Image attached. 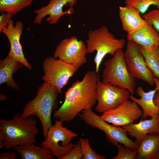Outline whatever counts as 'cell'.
<instances>
[{
  "instance_id": "1",
  "label": "cell",
  "mask_w": 159,
  "mask_h": 159,
  "mask_svg": "<svg viewBox=\"0 0 159 159\" xmlns=\"http://www.w3.org/2000/svg\"><path fill=\"white\" fill-rule=\"evenodd\" d=\"M95 71H90L82 80H77L65 93L63 104L53 114L54 117L68 122L82 110L91 108L96 103V88L99 77Z\"/></svg>"
},
{
  "instance_id": "2",
  "label": "cell",
  "mask_w": 159,
  "mask_h": 159,
  "mask_svg": "<svg viewBox=\"0 0 159 159\" xmlns=\"http://www.w3.org/2000/svg\"><path fill=\"white\" fill-rule=\"evenodd\" d=\"M37 120L32 117H24L17 113L12 118L0 120V148L11 150L18 145L36 143L39 132Z\"/></svg>"
},
{
  "instance_id": "3",
  "label": "cell",
  "mask_w": 159,
  "mask_h": 159,
  "mask_svg": "<svg viewBox=\"0 0 159 159\" xmlns=\"http://www.w3.org/2000/svg\"><path fill=\"white\" fill-rule=\"evenodd\" d=\"M59 92L55 87L44 82L37 90L35 97L25 105L21 114L22 117H37L41 122L43 134L45 138L49 129L52 126L51 116L57 105Z\"/></svg>"
},
{
  "instance_id": "4",
  "label": "cell",
  "mask_w": 159,
  "mask_h": 159,
  "mask_svg": "<svg viewBox=\"0 0 159 159\" xmlns=\"http://www.w3.org/2000/svg\"><path fill=\"white\" fill-rule=\"evenodd\" d=\"M87 37L86 41L87 54L97 52L94 62L97 74L105 57L107 54L113 57L118 49L124 48L125 44V39L116 37L104 26L90 30Z\"/></svg>"
},
{
  "instance_id": "5",
  "label": "cell",
  "mask_w": 159,
  "mask_h": 159,
  "mask_svg": "<svg viewBox=\"0 0 159 159\" xmlns=\"http://www.w3.org/2000/svg\"><path fill=\"white\" fill-rule=\"evenodd\" d=\"M102 72V82L127 90L131 95L135 92L136 85L134 78L129 74L126 64L123 49H119L112 57L104 63Z\"/></svg>"
},
{
  "instance_id": "6",
  "label": "cell",
  "mask_w": 159,
  "mask_h": 159,
  "mask_svg": "<svg viewBox=\"0 0 159 159\" xmlns=\"http://www.w3.org/2000/svg\"><path fill=\"white\" fill-rule=\"evenodd\" d=\"M80 119L86 124L93 128L103 131L108 141L113 145L117 146L119 144L137 150L138 144L129 138L127 133L122 127L110 125L92 110L88 108L81 111L78 115Z\"/></svg>"
},
{
  "instance_id": "7",
  "label": "cell",
  "mask_w": 159,
  "mask_h": 159,
  "mask_svg": "<svg viewBox=\"0 0 159 159\" xmlns=\"http://www.w3.org/2000/svg\"><path fill=\"white\" fill-rule=\"evenodd\" d=\"M63 122L59 120H56L40 144L58 159H62L70 152L75 144L70 142L73 138L78 136L77 133L63 126Z\"/></svg>"
},
{
  "instance_id": "8",
  "label": "cell",
  "mask_w": 159,
  "mask_h": 159,
  "mask_svg": "<svg viewBox=\"0 0 159 159\" xmlns=\"http://www.w3.org/2000/svg\"><path fill=\"white\" fill-rule=\"evenodd\" d=\"M43 68L44 74L42 80L56 88L60 94L62 88L78 69L72 65L53 57L45 59Z\"/></svg>"
},
{
  "instance_id": "9",
  "label": "cell",
  "mask_w": 159,
  "mask_h": 159,
  "mask_svg": "<svg viewBox=\"0 0 159 159\" xmlns=\"http://www.w3.org/2000/svg\"><path fill=\"white\" fill-rule=\"evenodd\" d=\"M130 94L126 89L100 81L99 79L96 88L97 104L95 110L102 114L115 109L128 100Z\"/></svg>"
},
{
  "instance_id": "10",
  "label": "cell",
  "mask_w": 159,
  "mask_h": 159,
  "mask_svg": "<svg viewBox=\"0 0 159 159\" xmlns=\"http://www.w3.org/2000/svg\"><path fill=\"white\" fill-rule=\"evenodd\" d=\"M124 55L126 67L130 74L135 78L141 80L153 86L155 77L147 66L140 51L139 45L133 42L128 40Z\"/></svg>"
},
{
  "instance_id": "11",
  "label": "cell",
  "mask_w": 159,
  "mask_h": 159,
  "mask_svg": "<svg viewBox=\"0 0 159 159\" xmlns=\"http://www.w3.org/2000/svg\"><path fill=\"white\" fill-rule=\"evenodd\" d=\"M86 46L75 36L61 40L56 47L53 57L79 69L87 62Z\"/></svg>"
},
{
  "instance_id": "12",
  "label": "cell",
  "mask_w": 159,
  "mask_h": 159,
  "mask_svg": "<svg viewBox=\"0 0 159 159\" xmlns=\"http://www.w3.org/2000/svg\"><path fill=\"white\" fill-rule=\"evenodd\" d=\"M143 111L135 101L127 100L116 108L102 114L105 121L117 126H123L133 123L142 117Z\"/></svg>"
},
{
  "instance_id": "13",
  "label": "cell",
  "mask_w": 159,
  "mask_h": 159,
  "mask_svg": "<svg viewBox=\"0 0 159 159\" xmlns=\"http://www.w3.org/2000/svg\"><path fill=\"white\" fill-rule=\"evenodd\" d=\"M77 2V0H50L46 6L34 10L36 16L33 22L40 25L43 19L48 15L47 21L51 25L56 24L63 15L73 13L72 7Z\"/></svg>"
},
{
  "instance_id": "14",
  "label": "cell",
  "mask_w": 159,
  "mask_h": 159,
  "mask_svg": "<svg viewBox=\"0 0 159 159\" xmlns=\"http://www.w3.org/2000/svg\"><path fill=\"white\" fill-rule=\"evenodd\" d=\"M23 26L22 23L18 21L14 24L11 19L1 32L6 36L10 43V48L8 56L20 62L28 69L31 70L32 68V65L25 58L20 42Z\"/></svg>"
},
{
  "instance_id": "15",
  "label": "cell",
  "mask_w": 159,
  "mask_h": 159,
  "mask_svg": "<svg viewBox=\"0 0 159 159\" xmlns=\"http://www.w3.org/2000/svg\"><path fill=\"white\" fill-rule=\"evenodd\" d=\"M154 80L156 85L155 89L145 92L142 87L139 86L136 92L140 98H137L132 95L129 97V98L135 102L142 108V117L143 119H145L148 116L153 117L159 115V107L156 105L154 101L155 95L157 90H159V80L155 77Z\"/></svg>"
},
{
  "instance_id": "16",
  "label": "cell",
  "mask_w": 159,
  "mask_h": 159,
  "mask_svg": "<svg viewBox=\"0 0 159 159\" xmlns=\"http://www.w3.org/2000/svg\"><path fill=\"white\" fill-rule=\"evenodd\" d=\"M141 119L136 124L130 123L122 126L127 134L134 138L139 144L147 135L159 134V115L150 119Z\"/></svg>"
},
{
  "instance_id": "17",
  "label": "cell",
  "mask_w": 159,
  "mask_h": 159,
  "mask_svg": "<svg viewBox=\"0 0 159 159\" xmlns=\"http://www.w3.org/2000/svg\"><path fill=\"white\" fill-rule=\"evenodd\" d=\"M127 39L145 48L159 45V32L151 24L145 21L140 28L127 34Z\"/></svg>"
},
{
  "instance_id": "18",
  "label": "cell",
  "mask_w": 159,
  "mask_h": 159,
  "mask_svg": "<svg viewBox=\"0 0 159 159\" xmlns=\"http://www.w3.org/2000/svg\"><path fill=\"white\" fill-rule=\"evenodd\" d=\"M140 13L136 8L132 6L119 7V15L122 26L127 34L140 28L145 22Z\"/></svg>"
},
{
  "instance_id": "19",
  "label": "cell",
  "mask_w": 159,
  "mask_h": 159,
  "mask_svg": "<svg viewBox=\"0 0 159 159\" xmlns=\"http://www.w3.org/2000/svg\"><path fill=\"white\" fill-rule=\"evenodd\" d=\"M24 65L20 62L7 56L0 61V84L6 83L14 90L19 87L14 80L13 75Z\"/></svg>"
},
{
  "instance_id": "20",
  "label": "cell",
  "mask_w": 159,
  "mask_h": 159,
  "mask_svg": "<svg viewBox=\"0 0 159 159\" xmlns=\"http://www.w3.org/2000/svg\"><path fill=\"white\" fill-rule=\"evenodd\" d=\"M137 159H156L159 154V134L146 135L138 144Z\"/></svg>"
},
{
  "instance_id": "21",
  "label": "cell",
  "mask_w": 159,
  "mask_h": 159,
  "mask_svg": "<svg viewBox=\"0 0 159 159\" xmlns=\"http://www.w3.org/2000/svg\"><path fill=\"white\" fill-rule=\"evenodd\" d=\"M34 143L18 145L13 148L20 155L22 159H53L50 151L47 148L36 145Z\"/></svg>"
},
{
  "instance_id": "22",
  "label": "cell",
  "mask_w": 159,
  "mask_h": 159,
  "mask_svg": "<svg viewBox=\"0 0 159 159\" xmlns=\"http://www.w3.org/2000/svg\"><path fill=\"white\" fill-rule=\"evenodd\" d=\"M139 48L147 66L159 80V45L148 48L139 45Z\"/></svg>"
},
{
  "instance_id": "23",
  "label": "cell",
  "mask_w": 159,
  "mask_h": 159,
  "mask_svg": "<svg viewBox=\"0 0 159 159\" xmlns=\"http://www.w3.org/2000/svg\"><path fill=\"white\" fill-rule=\"evenodd\" d=\"M33 0H0V12L14 14L31 4Z\"/></svg>"
},
{
  "instance_id": "24",
  "label": "cell",
  "mask_w": 159,
  "mask_h": 159,
  "mask_svg": "<svg viewBox=\"0 0 159 159\" xmlns=\"http://www.w3.org/2000/svg\"><path fill=\"white\" fill-rule=\"evenodd\" d=\"M125 3L126 5L135 7L143 14L145 13L151 5L159 9V0H125Z\"/></svg>"
},
{
  "instance_id": "25",
  "label": "cell",
  "mask_w": 159,
  "mask_h": 159,
  "mask_svg": "<svg viewBox=\"0 0 159 159\" xmlns=\"http://www.w3.org/2000/svg\"><path fill=\"white\" fill-rule=\"evenodd\" d=\"M80 144L83 153V159H105V156L99 155L93 150L90 147L89 139L87 138H80Z\"/></svg>"
},
{
  "instance_id": "26",
  "label": "cell",
  "mask_w": 159,
  "mask_h": 159,
  "mask_svg": "<svg viewBox=\"0 0 159 159\" xmlns=\"http://www.w3.org/2000/svg\"><path fill=\"white\" fill-rule=\"evenodd\" d=\"M118 152L115 156L112 159H137V150L126 147L121 144L117 146Z\"/></svg>"
},
{
  "instance_id": "27",
  "label": "cell",
  "mask_w": 159,
  "mask_h": 159,
  "mask_svg": "<svg viewBox=\"0 0 159 159\" xmlns=\"http://www.w3.org/2000/svg\"><path fill=\"white\" fill-rule=\"evenodd\" d=\"M142 17L145 21L151 24L157 32H159V9L150 11L143 14Z\"/></svg>"
},
{
  "instance_id": "28",
  "label": "cell",
  "mask_w": 159,
  "mask_h": 159,
  "mask_svg": "<svg viewBox=\"0 0 159 159\" xmlns=\"http://www.w3.org/2000/svg\"><path fill=\"white\" fill-rule=\"evenodd\" d=\"M83 156L82 150L79 143L75 144L70 152L62 159H81Z\"/></svg>"
},
{
  "instance_id": "29",
  "label": "cell",
  "mask_w": 159,
  "mask_h": 159,
  "mask_svg": "<svg viewBox=\"0 0 159 159\" xmlns=\"http://www.w3.org/2000/svg\"><path fill=\"white\" fill-rule=\"evenodd\" d=\"M13 14L8 13H1L0 16V32H1L3 29L6 26Z\"/></svg>"
},
{
  "instance_id": "30",
  "label": "cell",
  "mask_w": 159,
  "mask_h": 159,
  "mask_svg": "<svg viewBox=\"0 0 159 159\" xmlns=\"http://www.w3.org/2000/svg\"><path fill=\"white\" fill-rule=\"evenodd\" d=\"M16 154L13 152L5 151L1 153L0 159H16Z\"/></svg>"
},
{
  "instance_id": "31",
  "label": "cell",
  "mask_w": 159,
  "mask_h": 159,
  "mask_svg": "<svg viewBox=\"0 0 159 159\" xmlns=\"http://www.w3.org/2000/svg\"><path fill=\"white\" fill-rule=\"evenodd\" d=\"M154 101L156 105L159 107V90H157L155 95Z\"/></svg>"
},
{
  "instance_id": "32",
  "label": "cell",
  "mask_w": 159,
  "mask_h": 159,
  "mask_svg": "<svg viewBox=\"0 0 159 159\" xmlns=\"http://www.w3.org/2000/svg\"><path fill=\"white\" fill-rule=\"evenodd\" d=\"M7 96L3 94H1L0 95V100H3L6 99Z\"/></svg>"
},
{
  "instance_id": "33",
  "label": "cell",
  "mask_w": 159,
  "mask_h": 159,
  "mask_svg": "<svg viewBox=\"0 0 159 159\" xmlns=\"http://www.w3.org/2000/svg\"><path fill=\"white\" fill-rule=\"evenodd\" d=\"M156 159H159V154L158 156L157 157Z\"/></svg>"
}]
</instances>
